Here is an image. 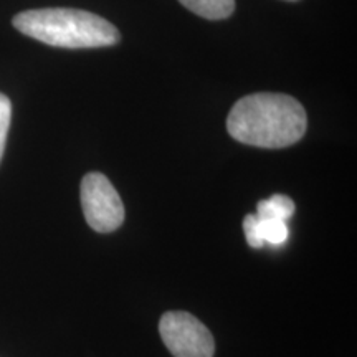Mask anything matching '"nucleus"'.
Returning a JSON list of instances; mask_svg holds the SVG:
<instances>
[{
  "label": "nucleus",
  "mask_w": 357,
  "mask_h": 357,
  "mask_svg": "<svg viewBox=\"0 0 357 357\" xmlns=\"http://www.w3.org/2000/svg\"><path fill=\"white\" fill-rule=\"evenodd\" d=\"M13 26L26 37L58 48H100L116 45L118 29L91 12L77 8H37L13 17Z\"/></svg>",
  "instance_id": "nucleus-2"
},
{
  "label": "nucleus",
  "mask_w": 357,
  "mask_h": 357,
  "mask_svg": "<svg viewBox=\"0 0 357 357\" xmlns=\"http://www.w3.org/2000/svg\"><path fill=\"white\" fill-rule=\"evenodd\" d=\"M12 119V105L6 95L0 93V160H2L3 151H6V141L8 128H10Z\"/></svg>",
  "instance_id": "nucleus-8"
},
{
  "label": "nucleus",
  "mask_w": 357,
  "mask_h": 357,
  "mask_svg": "<svg viewBox=\"0 0 357 357\" xmlns=\"http://www.w3.org/2000/svg\"><path fill=\"white\" fill-rule=\"evenodd\" d=\"M294 212V202L288 195H271L270 199L261 200L257 205L255 215L261 218H278V220L287 222Z\"/></svg>",
  "instance_id": "nucleus-7"
},
{
  "label": "nucleus",
  "mask_w": 357,
  "mask_h": 357,
  "mask_svg": "<svg viewBox=\"0 0 357 357\" xmlns=\"http://www.w3.org/2000/svg\"><path fill=\"white\" fill-rule=\"evenodd\" d=\"M82 205L88 225L100 234L118 230L124 220V205L109 178L100 172L82 181Z\"/></svg>",
  "instance_id": "nucleus-3"
},
{
  "label": "nucleus",
  "mask_w": 357,
  "mask_h": 357,
  "mask_svg": "<svg viewBox=\"0 0 357 357\" xmlns=\"http://www.w3.org/2000/svg\"><path fill=\"white\" fill-rule=\"evenodd\" d=\"M190 12L207 20H222L235 10V0H178Z\"/></svg>",
  "instance_id": "nucleus-6"
},
{
  "label": "nucleus",
  "mask_w": 357,
  "mask_h": 357,
  "mask_svg": "<svg viewBox=\"0 0 357 357\" xmlns=\"http://www.w3.org/2000/svg\"><path fill=\"white\" fill-rule=\"evenodd\" d=\"M306 111L300 101L281 93H255L235 102L227 129L235 141L263 149H281L305 136Z\"/></svg>",
  "instance_id": "nucleus-1"
},
{
  "label": "nucleus",
  "mask_w": 357,
  "mask_h": 357,
  "mask_svg": "<svg viewBox=\"0 0 357 357\" xmlns=\"http://www.w3.org/2000/svg\"><path fill=\"white\" fill-rule=\"evenodd\" d=\"M159 333L176 357H213L215 341L205 326L184 311H171L160 318Z\"/></svg>",
  "instance_id": "nucleus-4"
},
{
  "label": "nucleus",
  "mask_w": 357,
  "mask_h": 357,
  "mask_svg": "<svg viewBox=\"0 0 357 357\" xmlns=\"http://www.w3.org/2000/svg\"><path fill=\"white\" fill-rule=\"evenodd\" d=\"M291 2H294V0H291Z\"/></svg>",
  "instance_id": "nucleus-9"
},
{
  "label": "nucleus",
  "mask_w": 357,
  "mask_h": 357,
  "mask_svg": "<svg viewBox=\"0 0 357 357\" xmlns=\"http://www.w3.org/2000/svg\"><path fill=\"white\" fill-rule=\"evenodd\" d=\"M243 231L252 248H261L265 243L280 247L288 240V223L278 218H261L250 213L243 218Z\"/></svg>",
  "instance_id": "nucleus-5"
}]
</instances>
